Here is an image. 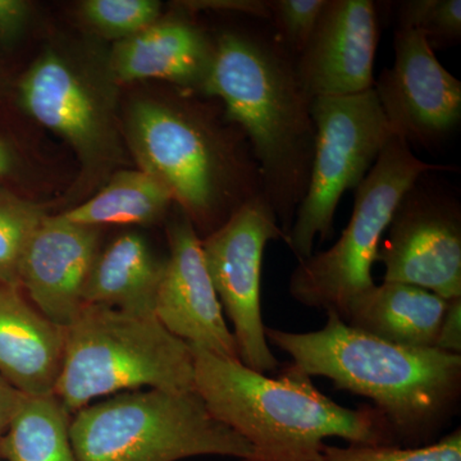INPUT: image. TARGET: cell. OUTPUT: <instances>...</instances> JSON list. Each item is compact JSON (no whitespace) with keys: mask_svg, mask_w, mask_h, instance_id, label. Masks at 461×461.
I'll list each match as a JSON object with an SVG mask.
<instances>
[{"mask_svg":"<svg viewBox=\"0 0 461 461\" xmlns=\"http://www.w3.org/2000/svg\"><path fill=\"white\" fill-rule=\"evenodd\" d=\"M248 20L214 39L213 65L200 93L220 99L227 117L247 133L264 198L287 240L313 167V99L300 81L296 57L271 23Z\"/></svg>","mask_w":461,"mask_h":461,"instance_id":"obj_1","label":"cell"},{"mask_svg":"<svg viewBox=\"0 0 461 461\" xmlns=\"http://www.w3.org/2000/svg\"><path fill=\"white\" fill-rule=\"evenodd\" d=\"M327 314L326 326L314 332L266 327L267 341L309 377L329 378L338 390L372 400L396 447L436 442L459 411L461 355L391 344Z\"/></svg>","mask_w":461,"mask_h":461,"instance_id":"obj_2","label":"cell"},{"mask_svg":"<svg viewBox=\"0 0 461 461\" xmlns=\"http://www.w3.org/2000/svg\"><path fill=\"white\" fill-rule=\"evenodd\" d=\"M191 348L194 390L215 420L250 444L248 461H321L324 439L330 437L351 445L393 446L378 409L339 405L295 364L282 366L273 378L235 357Z\"/></svg>","mask_w":461,"mask_h":461,"instance_id":"obj_3","label":"cell"},{"mask_svg":"<svg viewBox=\"0 0 461 461\" xmlns=\"http://www.w3.org/2000/svg\"><path fill=\"white\" fill-rule=\"evenodd\" d=\"M181 102L140 100L130 109L127 135L141 171L171 191L204 238L242 206L264 196L262 176L247 133L217 112Z\"/></svg>","mask_w":461,"mask_h":461,"instance_id":"obj_4","label":"cell"},{"mask_svg":"<svg viewBox=\"0 0 461 461\" xmlns=\"http://www.w3.org/2000/svg\"><path fill=\"white\" fill-rule=\"evenodd\" d=\"M65 332L53 393L72 415L96 397L123 390H194L193 348L156 315L84 304Z\"/></svg>","mask_w":461,"mask_h":461,"instance_id":"obj_5","label":"cell"},{"mask_svg":"<svg viewBox=\"0 0 461 461\" xmlns=\"http://www.w3.org/2000/svg\"><path fill=\"white\" fill-rule=\"evenodd\" d=\"M78 461H180L227 456L248 461L250 444L215 420L195 390H148L87 405L69 427Z\"/></svg>","mask_w":461,"mask_h":461,"instance_id":"obj_6","label":"cell"},{"mask_svg":"<svg viewBox=\"0 0 461 461\" xmlns=\"http://www.w3.org/2000/svg\"><path fill=\"white\" fill-rule=\"evenodd\" d=\"M438 171L455 169L423 162L393 135L355 190L353 214L336 244L300 260L294 269L291 296L302 305L332 312L345 321L351 300L375 285L372 267L400 200L421 176Z\"/></svg>","mask_w":461,"mask_h":461,"instance_id":"obj_7","label":"cell"},{"mask_svg":"<svg viewBox=\"0 0 461 461\" xmlns=\"http://www.w3.org/2000/svg\"><path fill=\"white\" fill-rule=\"evenodd\" d=\"M311 111L313 167L286 240L299 262L313 256L315 239L330 238L342 195L357 189L395 135L375 87L355 95L315 98Z\"/></svg>","mask_w":461,"mask_h":461,"instance_id":"obj_8","label":"cell"},{"mask_svg":"<svg viewBox=\"0 0 461 461\" xmlns=\"http://www.w3.org/2000/svg\"><path fill=\"white\" fill-rule=\"evenodd\" d=\"M275 240L286 242V236L264 196L251 200L202 239L206 269L233 324L239 360L263 375L281 368L269 348L262 318L264 249Z\"/></svg>","mask_w":461,"mask_h":461,"instance_id":"obj_9","label":"cell"},{"mask_svg":"<svg viewBox=\"0 0 461 461\" xmlns=\"http://www.w3.org/2000/svg\"><path fill=\"white\" fill-rule=\"evenodd\" d=\"M424 176L396 206L387 238L379 245L377 262L384 264V281L426 288L446 300L459 299L460 203L426 184Z\"/></svg>","mask_w":461,"mask_h":461,"instance_id":"obj_10","label":"cell"},{"mask_svg":"<svg viewBox=\"0 0 461 461\" xmlns=\"http://www.w3.org/2000/svg\"><path fill=\"white\" fill-rule=\"evenodd\" d=\"M393 47V66L373 86L379 104L393 133L409 147H436L460 122L461 83L417 30L396 26Z\"/></svg>","mask_w":461,"mask_h":461,"instance_id":"obj_11","label":"cell"},{"mask_svg":"<svg viewBox=\"0 0 461 461\" xmlns=\"http://www.w3.org/2000/svg\"><path fill=\"white\" fill-rule=\"evenodd\" d=\"M169 258L158 287L154 315L172 335L221 357L239 359L203 256L202 239L185 212L168 224Z\"/></svg>","mask_w":461,"mask_h":461,"instance_id":"obj_12","label":"cell"},{"mask_svg":"<svg viewBox=\"0 0 461 461\" xmlns=\"http://www.w3.org/2000/svg\"><path fill=\"white\" fill-rule=\"evenodd\" d=\"M379 41L377 5L372 0H327L297 74L312 99L373 89Z\"/></svg>","mask_w":461,"mask_h":461,"instance_id":"obj_13","label":"cell"},{"mask_svg":"<svg viewBox=\"0 0 461 461\" xmlns=\"http://www.w3.org/2000/svg\"><path fill=\"white\" fill-rule=\"evenodd\" d=\"M98 227L47 217L27 245L18 275L20 290L45 317L67 327L84 306V288L99 254Z\"/></svg>","mask_w":461,"mask_h":461,"instance_id":"obj_14","label":"cell"},{"mask_svg":"<svg viewBox=\"0 0 461 461\" xmlns=\"http://www.w3.org/2000/svg\"><path fill=\"white\" fill-rule=\"evenodd\" d=\"M20 100L27 113L68 141L85 165H96L111 151L105 109L83 76L56 51L42 54L23 75Z\"/></svg>","mask_w":461,"mask_h":461,"instance_id":"obj_15","label":"cell"},{"mask_svg":"<svg viewBox=\"0 0 461 461\" xmlns=\"http://www.w3.org/2000/svg\"><path fill=\"white\" fill-rule=\"evenodd\" d=\"M215 54V41L190 18L158 20L144 32L115 44L111 69L115 80H163L200 93Z\"/></svg>","mask_w":461,"mask_h":461,"instance_id":"obj_16","label":"cell"},{"mask_svg":"<svg viewBox=\"0 0 461 461\" xmlns=\"http://www.w3.org/2000/svg\"><path fill=\"white\" fill-rule=\"evenodd\" d=\"M65 327L17 287L0 285V375L25 396L51 395L65 360Z\"/></svg>","mask_w":461,"mask_h":461,"instance_id":"obj_17","label":"cell"},{"mask_svg":"<svg viewBox=\"0 0 461 461\" xmlns=\"http://www.w3.org/2000/svg\"><path fill=\"white\" fill-rule=\"evenodd\" d=\"M448 303L426 288L384 281L351 300L344 321L391 344L435 348Z\"/></svg>","mask_w":461,"mask_h":461,"instance_id":"obj_18","label":"cell"},{"mask_svg":"<svg viewBox=\"0 0 461 461\" xmlns=\"http://www.w3.org/2000/svg\"><path fill=\"white\" fill-rule=\"evenodd\" d=\"M166 262H159L138 233H124L99 251L84 288V304L154 315Z\"/></svg>","mask_w":461,"mask_h":461,"instance_id":"obj_19","label":"cell"},{"mask_svg":"<svg viewBox=\"0 0 461 461\" xmlns=\"http://www.w3.org/2000/svg\"><path fill=\"white\" fill-rule=\"evenodd\" d=\"M175 203L171 191L149 173L120 171L94 198L62 213L69 222L99 227L103 224H147L162 220Z\"/></svg>","mask_w":461,"mask_h":461,"instance_id":"obj_20","label":"cell"},{"mask_svg":"<svg viewBox=\"0 0 461 461\" xmlns=\"http://www.w3.org/2000/svg\"><path fill=\"white\" fill-rule=\"evenodd\" d=\"M72 414L54 393L26 396L0 437V457L7 461H78L69 427Z\"/></svg>","mask_w":461,"mask_h":461,"instance_id":"obj_21","label":"cell"},{"mask_svg":"<svg viewBox=\"0 0 461 461\" xmlns=\"http://www.w3.org/2000/svg\"><path fill=\"white\" fill-rule=\"evenodd\" d=\"M44 209L0 191V285L20 288L18 275L27 245L47 217Z\"/></svg>","mask_w":461,"mask_h":461,"instance_id":"obj_22","label":"cell"},{"mask_svg":"<svg viewBox=\"0 0 461 461\" xmlns=\"http://www.w3.org/2000/svg\"><path fill=\"white\" fill-rule=\"evenodd\" d=\"M417 30L433 50L453 47L461 39L460 0H406L397 7V25Z\"/></svg>","mask_w":461,"mask_h":461,"instance_id":"obj_23","label":"cell"},{"mask_svg":"<svg viewBox=\"0 0 461 461\" xmlns=\"http://www.w3.org/2000/svg\"><path fill=\"white\" fill-rule=\"evenodd\" d=\"M162 3L156 0H86L81 14L91 26L108 38H131L156 23Z\"/></svg>","mask_w":461,"mask_h":461,"instance_id":"obj_24","label":"cell"},{"mask_svg":"<svg viewBox=\"0 0 461 461\" xmlns=\"http://www.w3.org/2000/svg\"><path fill=\"white\" fill-rule=\"evenodd\" d=\"M321 461H461V429L433 444L403 448L396 446L324 445Z\"/></svg>","mask_w":461,"mask_h":461,"instance_id":"obj_25","label":"cell"},{"mask_svg":"<svg viewBox=\"0 0 461 461\" xmlns=\"http://www.w3.org/2000/svg\"><path fill=\"white\" fill-rule=\"evenodd\" d=\"M327 0H267L276 35L294 57L305 50Z\"/></svg>","mask_w":461,"mask_h":461,"instance_id":"obj_26","label":"cell"},{"mask_svg":"<svg viewBox=\"0 0 461 461\" xmlns=\"http://www.w3.org/2000/svg\"><path fill=\"white\" fill-rule=\"evenodd\" d=\"M30 17V5L23 0H0V42L9 45L20 38Z\"/></svg>","mask_w":461,"mask_h":461,"instance_id":"obj_27","label":"cell"},{"mask_svg":"<svg viewBox=\"0 0 461 461\" xmlns=\"http://www.w3.org/2000/svg\"><path fill=\"white\" fill-rule=\"evenodd\" d=\"M435 348L461 355V297L448 303Z\"/></svg>","mask_w":461,"mask_h":461,"instance_id":"obj_28","label":"cell"},{"mask_svg":"<svg viewBox=\"0 0 461 461\" xmlns=\"http://www.w3.org/2000/svg\"><path fill=\"white\" fill-rule=\"evenodd\" d=\"M26 396L0 375V437L5 435Z\"/></svg>","mask_w":461,"mask_h":461,"instance_id":"obj_29","label":"cell"},{"mask_svg":"<svg viewBox=\"0 0 461 461\" xmlns=\"http://www.w3.org/2000/svg\"><path fill=\"white\" fill-rule=\"evenodd\" d=\"M12 166V158L8 148L0 141V176H5L9 172Z\"/></svg>","mask_w":461,"mask_h":461,"instance_id":"obj_30","label":"cell"}]
</instances>
